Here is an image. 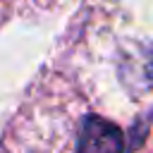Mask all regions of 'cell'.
<instances>
[{
	"mask_svg": "<svg viewBox=\"0 0 153 153\" xmlns=\"http://www.w3.org/2000/svg\"><path fill=\"white\" fill-rule=\"evenodd\" d=\"M76 153H124V134L100 115H86L76 131Z\"/></svg>",
	"mask_w": 153,
	"mask_h": 153,
	"instance_id": "obj_1",
	"label": "cell"
}]
</instances>
